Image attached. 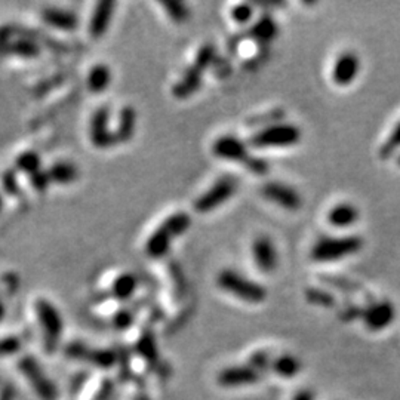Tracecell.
Segmentation results:
<instances>
[{
    "instance_id": "obj_2",
    "label": "cell",
    "mask_w": 400,
    "mask_h": 400,
    "mask_svg": "<svg viewBox=\"0 0 400 400\" xmlns=\"http://www.w3.org/2000/svg\"><path fill=\"white\" fill-rule=\"evenodd\" d=\"M303 138L301 129L294 123H274L257 131L249 138L255 148H287L298 144Z\"/></svg>"
},
{
    "instance_id": "obj_28",
    "label": "cell",
    "mask_w": 400,
    "mask_h": 400,
    "mask_svg": "<svg viewBox=\"0 0 400 400\" xmlns=\"http://www.w3.org/2000/svg\"><path fill=\"white\" fill-rule=\"evenodd\" d=\"M191 224V218L186 212H177L174 215H170L163 223V227L166 230L173 234V237L181 236L182 233H186Z\"/></svg>"
},
{
    "instance_id": "obj_27",
    "label": "cell",
    "mask_w": 400,
    "mask_h": 400,
    "mask_svg": "<svg viewBox=\"0 0 400 400\" xmlns=\"http://www.w3.org/2000/svg\"><path fill=\"white\" fill-rule=\"evenodd\" d=\"M8 54L22 56V58H34V56H38L40 54V48L34 40L24 38L10 43L8 48Z\"/></svg>"
},
{
    "instance_id": "obj_35",
    "label": "cell",
    "mask_w": 400,
    "mask_h": 400,
    "mask_svg": "<svg viewBox=\"0 0 400 400\" xmlns=\"http://www.w3.org/2000/svg\"><path fill=\"white\" fill-rule=\"evenodd\" d=\"M245 168L249 169L250 173L255 175H266L270 169L267 160L261 159V157H255L253 154H250L249 159L245 162Z\"/></svg>"
},
{
    "instance_id": "obj_4",
    "label": "cell",
    "mask_w": 400,
    "mask_h": 400,
    "mask_svg": "<svg viewBox=\"0 0 400 400\" xmlns=\"http://www.w3.org/2000/svg\"><path fill=\"white\" fill-rule=\"evenodd\" d=\"M215 60V49L212 45H205L203 48L198 52L196 60H194V64L189 68V70L184 73L179 79V82L174 86L173 93L174 97L177 98H187L191 94L196 93L200 86L202 82V74L203 70L207 67L211 65V63Z\"/></svg>"
},
{
    "instance_id": "obj_12",
    "label": "cell",
    "mask_w": 400,
    "mask_h": 400,
    "mask_svg": "<svg viewBox=\"0 0 400 400\" xmlns=\"http://www.w3.org/2000/svg\"><path fill=\"white\" fill-rule=\"evenodd\" d=\"M253 258L255 266L264 273H273L279 266L278 249L267 236L257 237L253 243Z\"/></svg>"
},
{
    "instance_id": "obj_23",
    "label": "cell",
    "mask_w": 400,
    "mask_h": 400,
    "mask_svg": "<svg viewBox=\"0 0 400 400\" xmlns=\"http://www.w3.org/2000/svg\"><path fill=\"white\" fill-rule=\"evenodd\" d=\"M47 173L51 182H56V184H70V182H73L77 178L76 166L65 162L52 165Z\"/></svg>"
},
{
    "instance_id": "obj_7",
    "label": "cell",
    "mask_w": 400,
    "mask_h": 400,
    "mask_svg": "<svg viewBox=\"0 0 400 400\" xmlns=\"http://www.w3.org/2000/svg\"><path fill=\"white\" fill-rule=\"evenodd\" d=\"M261 194L271 203L287 211H298L303 208L301 194L294 187L283 184V182L270 181L261 187Z\"/></svg>"
},
{
    "instance_id": "obj_11",
    "label": "cell",
    "mask_w": 400,
    "mask_h": 400,
    "mask_svg": "<svg viewBox=\"0 0 400 400\" xmlns=\"http://www.w3.org/2000/svg\"><path fill=\"white\" fill-rule=\"evenodd\" d=\"M212 152L216 157L230 160V162H240L243 165L250 156L248 145L233 135L220 136V138L214 143Z\"/></svg>"
},
{
    "instance_id": "obj_39",
    "label": "cell",
    "mask_w": 400,
    "mask_h": 400,
    "mask_svg": "<svg viewBox=\"0 0 400 400\" xmlns=\"http://www.w3.org/2000/svg\"><path fill=\"white\" fill-rule=\"evenodd\" d=\"M19 349V341L15 337H8L0 339V354L15 353Z\"/></svg>"
},
{
    "instance_id": "obj_21",
    "label": "cell",
    "mask_w": 400,
    "mask_h": 400,
    "mask_svg": "<svg viewBox=\"0 0 400 400\" xmlns=\"http://www.w3.org/2000/svg\"><path fill=\"white\" fill-rule=\"evenodd\" d=\"M110 82H111V72L107 65L98 64L90 68V72L88 74V80H86L89 90H93V93L95 94H99L110 86Z\"/></svg>"
},
{
    "instance_id": "obj_38",
    "label": "cell",
    "mask_w": 400,
    "mask_h": 400,
    "mask_svg": "<svg viewBox=\"0 0 400 400\" xmlns=\"http://www.w3.org/2000/svg\"><path fill=\"white\" fill-rule=\"evenodd\" d=\"M30 181H31L33 187L36 189L38 191H45V190L48 189V186L51 184V179L48 177V173H45V170H39V173L31 175Z\"/></svg>"
},
{
    "instance_id": "obj_29",
    "label": "cell",
    "mask_w": 400,
    "mask_h": 400,
    "mask_svg": "<svg viewBox=\"0 0 400 400\" xmlns=\"http://www.w3.org/2000/svg\"><path fill=\"white\" fill-rule=\"evenodd\" d=\"M305 300L313 305L325 307V308H333L337 304L335 296L329 291L322 289V288H308L305 291Z\"/></svg>"
},
{
    "instance_id": "obj_25",
    "label": "cell",
    "mask_w": 400,
    "mask_h": 400,
    "mask_svg": "<svg viewBox=\"0 0 400 400\" xmlns=\"http://www.w3.org/2000/svg\"><path fill=\"white\" fill-rule=\"evenodd\" d=\"M271 369L278 375L285 376V378H291V376L300 372L301 363L298 359L291 356V354H285V356L278 358L271 363Z\"/></svg>"
},
{
    "instance_id": "obj_43",
    "label": "cell",
    "mask_w": 400,
    "mask_h": 400,
    "mask_svg": "<svg viewBox=\"0 0 400 400\" xmlns=\"http://www.w3.org/2000/svg\"><path fill=\"white\" fill-rule=\"evenodd\" d=\"M292 400H314V394L310 390H301L295 394Z\"/></svg>"
},
{
    "instance_id": "obj_22",
    "label": "cell",
    "mask_w": 400,
    "mask_h": 400,
    "mask_svg": "<svg viewBox=\"0 0 400 400\" xmlns=\"http://www.w3.org/2000/svg\"><path fill=\"white\" fill-rule=\"evenodd\" d=\"M135 289H136V278L129 273L120 274V276L114 279L111 285V294L114 298H118V300L131 298Z\"/></svg>"
},
{
    "instance_id": "obj_32",
    "label": "cell",
    "mask_w": 400,
    "mask_h": 400,
    "mask_svg": "<svg viewBox=\"0 0 400 400\" xmlns=\"http://www.w3.org/2000/svg\"><path fill=\"white\" fill-rule=\"evenodd\" d=\"M326 287L330 288H335L338 291H342L346 294H351V292H358L360 289V287L358 283H354L346 278H334V276H322L320 278Z\"/></svg>"
},
{
    "instance_id": "obj_44",
    "label": "cell",
    "mask_w": 400,
    "mask_h": 400,
    "mask_svg": "<svg viewBox=\"0 0 400 400\" xmlns=\"http://www.w3.org/2000/svg\"><path fill=\"white\" fill-rule=\"evenodd\" d=\"M3 316H5V307L2 303H0V319H2Z\"/></svg>"
},
{
    "instance_id": "obj_34",
    "label": "cell",
    "mask_w": 400,
    "mask_h": 400,
    "mask_svg": "<svg viewBox=\"0 0 400 400\" xmlns=\"http://www.w3.org/2000/svg\"><path fill=\"white\" fill-rule=\"evenodd\" d=\"M163 8L166 9L168 15L177 22H182L189 18V9L184 3H179V2L163 3Z\"/></svg>"
},
{
    "instance_id": "obj_30",
    "label": "cell",
    "mask_w": 400,
    "mask_h": 400,
    "mask_svg": "<svg viewBox=\"0 0 400 400\" xmlns=\"http://www.w3.org/2000/svg\"><path fill=\"white\" fill-rule=\"evenodd\" d=\"M15 166H17V169L21 170V173H24L29 177H31L40 170V157L33 152L22 153L17 157Z\"/></svg>"
},
{
    "instance_id": "obj_15",
    "label": "cell",
    "mask_w": 400,
    "mask_h": 400,
    "mask_svg": "<svg viewBox=\"0 0 400 400\" xmlns=\"http://www.w3.org/2000/svg\"><path fill=\"white\" fill-rule=\"evenodd\" d=\"M360 218V212L356 205L344 202L338 203L329 211L328 223L335 228H349L356 224Z\"/></svg>"
},
{
    "instance_id": "obj_24",
    "label": "cell",
    "mask_w": 400,
    "mask_h": 400,
    "mask_svg": "<svg viewBox=\"0 0 400 400\" xmlns=\"http://www.w3.org/2000/svg\"><path fill=\"white\" fill-rule=\"evenodd\" d=\"M135 122H136L135 110L132 107H125L120 111L118 131L114 132L118 141H127L131 138L132 134H134V129H135Z\"/></svg>"
},
{
    "instance_id": "obj_3",
    "label": "cell",
    "mask_w": 400,
    "mask_h": 400,
    "mask_svg": "<svg viewBox=\"0 0 400 400\" xmlns=\"http://www.w3.org/2000/svg\"><path fill=\"white\" fill-rule=\"evenodd\" d=\"M216 283L225 292L250 304H259L267 298V291L261 283L250 280L234 270H223Z\"/></svg>"
},
{
    "instance_id": "obj_1",
    "label": "cell",
    "mask_w": 400,
    "mask_h": 400,
    "mask_svg": "<svg viewBox=\"0 0 400 400\" xmlns=\"http://www.w3.org/2000/svg\"><path fill=\"white\" fill-rule=\"evenodd\" d=\"M365 242L359 234L322 236L312 246L310 257L314 262H335L359 254Z\"/></svg>"
},
{
    "instance_id": "obj_36",
    "label": "cell",
    "mask_w": 400,
    "mask_h": 400,
    "mask_svg": "<svg viewBox=\"0 0 400 400\" xmlns=\"http://www.w3.org/2000/svg\"><path fill=\"white\" fill-rule=\"evenodd\" d=\"M363 316V308H360L356 304H349L346 307L341 308L339 312V319L344 320V322H353L356 319H362Z\"/></svg>"
},
{
    "instance_id": "obj_10",
    "label": "cell",
    "mask_w": 400,
    "mask_h": 400,
    "mask_svg": "<svg viewBox=\"0 0 400 400\" xmlns=\"http://www.w3.org/2000/svg\"><path fill=\"white\" fill-rule=\"evenodd\" d=\"M396 317L394 305L390 301H378L363 308L362 320L369 330L378 333L393 323Z\"/></svg>"
},
{
    "instance_id": "obj_40",
    "label": "cell",
    "mask_w": 400,
    "mask_h": 400,
    "mask_svg": "<svg viewBox=\"0 0 400 400\" xmlns=\"http://www.w3.org/2000/svg\"><path fill=\"white\" fill-rule=\"evenodd\" d=\"M132 320H134V317H132V314L128 310H122V312L116 313V316H114V325H116L120 329H123V328L131 326Z\"/></svg>"
},
{
    "instance_id": "obj_6",
    "label": "cell",
    "mask_w": 400,
    "mask_h": 400,
    "mask_svg": "<svg viewBox=\"0 0 400 400\" xmlns=\"http://www.w3.org/2000/svg\"><path fill=\"white\" fill-rule=\"evenodd\" d=\"M36 316L39 319V325L43 330L45 342L49 350H52L56 344L63 333V320L58 310L47 300L36 301Z\"/></svg>"
},
{
    "instance_id": "obj_16",
    "label": "cell",
    "mask_w": 400,
    "mask_h": 400,
    "mask_svg": "<svg viewBox=\"0 0 400 400\" xmlns=\"http://www.w3.org/2000/svg\"><path fill=\"white\" fill-rule=\"evenodd\" d=\"M113 9H114L113 2H101L95 6L93 18H90V22H89L90 38L99 39L102 34L107 31L111 17H113Z\"/></svg>"
},
{
    "instance_id": "obj_14",
    "label": "cell",
    "mask_w": 400,
    "mask_h": 400,
    "mask_svg": "<svg viewBox=\"0 0 400 400\" xmlns=\"http://www.w3.org/2000/svg\"><path fill=\"white\" fill-rule=\"evenodd\" d=\"M259 380V374L250 367L227 368L220 372L218 383L224 387H237L245 384H254Z\"/></svg>"
},
{
    "instance_id": "obj_26",
    "label": "cell",
    "mask_w": 400,
    "mask_h": 400,
    "mask_svg": "<svg viewBox=\"0 0 400 400\" xmlns=\"http://www.w3.org/2000/svg\"><path fill=\"white\" fill-rule=\"evenodd\" d=\"M111 384L107 378H98L86 384L80 400H106L110 394Z\"/></svg>"
},
{
    "instance_id": "obj_9",
    "label": "cell",
    "mask_w": 400,
    "mask_h": 400,
    "mask_svg": "<svg viewBox=\"0 0 400 400\" xmlns=\"http://www.w3.org/2000/svg\"><path fill=\"white\" fill-rule=\"evenodd\" d=\"M19 371L22 372V375L26 376L27 381L34 388V392L38 393V396L42 400H54L55 399L56 392H55L52 383L47 378V376L43 375V372L39 368V365L33 359H30V358L21 359Z\"/></svg>"
},
{
    "instance_id": "obj_13",
    "label": "cell",
    "mask_w": 400,
    "mask_h": 400,
    "mask_svg": "<svg viewBox=\"0 0 400 400\" xmlns=\"http://www.w3.org/2000/svg\"><path fill=\"white\" fill-rule=\"evenodd\" d=\"M110 111L107 107L98 109L90 119V140L98 148H109L116 144V135L109 131Z\"/></svg>"
},
{
    "instance_id": "obj_45",
    "label": "cell",
    "mask_w": 400,
    "mask_h": 400,
    "mask_svg": "<svg viewBox=\"0 0 400 400\" xmlns=\"http://www.w3.org/2000/svg\"><path fill=\"white\" fill-rule=\"evenodd\" d=\"M397 165H399V166H400V153H399V154H397Z\"/></svg>"
},
{
    "instance_id": "obj_19",
    "label": "cell",
    "mask_w": 400,
    "mask_h": 400,
    "mask_svg": "<svg viewBox=\"0 0 400 400\" xmlns=\"http://www.w3.org/2000/svg\"><path fill=\"white\" fill-rule=\"evenodd\" d=\"M173 234H170L163 224L160 225L157 230L150 236L145 243V253L152 258H162L168 254L170 248V242H173Z\"/></svg>"
},
{
    "instance_id": "obj_8",
    "label": "cell",
    "mask_w": 400,
    "mask_h": 400,
    "mask_svg": "<svg viewBox=\"0 0 400 400\" xmlns=\"http://www.w3.org/2000/svg\"><path fill=\"white\" fill-rule=\"evenodd\" d=\"M360 73V58L356 52L346 51L337 56L333 67V80L337 86H350Z\"/></svg>"
},
{
    "instance_id": "obj_41",
    "label": "cell",
    "mask_w": 400,
    "mask_h": 400,
    "mask_svg": "<svg viewBox=\"0 0 400 400\" xmlns=\"http://www.w3.org/2000/svg\"><path fill=\"white\" fill-rule=\"evenodd\" d=\"M10 38H13V29H9V27L0 29V54H3V52L8 54Z\"/></svg>"
},
{
    "instance_id": "obj_20",
    "label": "cell",
    "mask_w": 400,
    "mask_h": 400,
    "mask_svg": "<svg viewBox=\"0 0 400 400\" xmlns=\"http://www.w3.org/2000/svg\"><path fill=\"white\" fill-rule=\"evenodd\" d=\"M42 18L48 22L49 26L55 27V29H60L64 31H72L77 27V17L73 13H67V10H61V9H45Z\"/></svg>"
},
{
    "instance_id": "obj_31",
    "label": "cell",
    "mask_w": 400,
    "mask_h": 400,
    "mask_svg": "<svg viewBox=\"0 0 400 400\" xmlns=\"http://www.w3.org/2000/svg\"><path fill=\"white\" fill-rule=\"evenodd\" d=\"M397 152H400V122L396 125L392 134L388 135V138L380 147L378 154H380V159L387 160L393 156H397Z\"/></svg>"
},
{
    "instance_id": "obj_17",
    "label": "cell",
    "mask_w": 400,
    "mask_h": 400,
    "mask_svg": "<svg viewBox=\"0 0 400 400\" xmlns=\"http://www.w3.org/2000/svg\"><path fill=\"white\" fill-rule=\"evenodd\" d=\"M279 27L271 15H262L255 24L249 29L248 36L259 45H269L276 39Z\"/></svg>"
},
{
    "instance_id": "obj_42",
    "label": "cell",
    "mask_w": 400,
    "mask_h": 400,
    "mask_svg": "<svg viewBox=\"0 0 400 400\" xmlns=\"http://www.w3.org/2000/svg\"><path fill=\"white\" fill-rule=\"evenodd\" d=\"M3 186L9 194H15L18 191V181H17L14 170H9V173H6L3 178Z\"/></svg>"
},
{
    "instance_id": "obj_18",
    "label": "cell",
    "mask_w": 400,
    "mask_h": 400,
    "mask_svg": "<svg viewBox=\"0 0 400 400\" xmlns=\"http://www.w3.org/2000/svg\"><path fill=\"white\" fill-rule=\"evenodd\" d=\"M67 353L70 354L72 358L89 360L98 365V367H111L114 360H116L114 359V354L107 350H90L82 344H72L67 349Z\"/></svg>"
},
{
    "instance_id": "obj_37",
    "label": "cell",
    "mask_w": 400,
    "mask_h": 400,
    "mask_svg": "<svg viewBox=\"0 0 400 400\" xmlns=\"http://www.w3.org/2000/svg\"><path fill=\"white\" fill-rule=\"evenodd\" d=\"M249 367L254 368L257 372H258V371L267 369V368L270 367V360H269L267 353H264V351H257V353H254L253 356H250Z\"/></svg>"
},
{
    "instance_id": "obj_33",
    "label": "cell",
    "mask_w": 400,
    "mask_h": 400,
    "mask_svg": "<svg viewBox=\"0 0 400 400\" xmlns=\"http://www.w3.org/2000/svg\"><path fill=\"white\" fill-rule=\"evenodd\" d=\"M253 15L254 8L249 3H240L232 9V18L239 22V24H248V22L253 19Z\"/></svg>"
},
{
    "instance_id": "obj_5",
    "label": "cell",
    "mask_w": 400,
    "mask_h": 400,
    "mask_svg": "<svg viewBox=\"0 0 400 400\" xmlns=\"http://www.w3.org/2000/svg\"><path fill=\"white\" fill-rule=\"evenodd\" d=\"M236 190H237V179L230 175H225L216 181L207 193L202 194V196L196 200V203H194V209L202 214L214 211L230 199L236 193Z\"/></svg>"
}]
</instances>
